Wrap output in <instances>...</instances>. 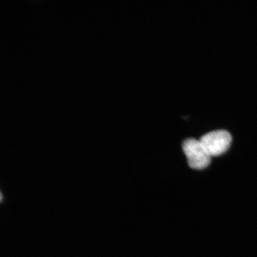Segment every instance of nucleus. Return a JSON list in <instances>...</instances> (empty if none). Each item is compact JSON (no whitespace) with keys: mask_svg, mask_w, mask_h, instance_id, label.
Here are the masks:
<instances>
[{"mask_svg":"<svg viewBox=\"0 0 257 257\" xmlns=\"http://www.w3.org/2000/svg\"><path fill=\"white\" fill-rule=\"evenodd\" d=\"M200 141L211 157L218 156L229 149L232 137L227 131L217 130L205 134Z\"/></svg>","mask_w":257,"mask_h":257,"instance_id":"obj_2","label":"nucleus"},{"mask_svg":"<svg viewBox=\"0 0 257 257\" xmlns=\"http://www.w3.org/2000/svg\"><path fill=\"white\" fill-rule=\"evenodd\" d=\"M182 149L187 157L188 165L190 168L201 170L210 165L211 156L200 140L188 138L183 142Z\"/></svg>","mask_w":257,"mask_h":257,"instance_id":"obj_1","label":"nucleus"}]
</instances>
